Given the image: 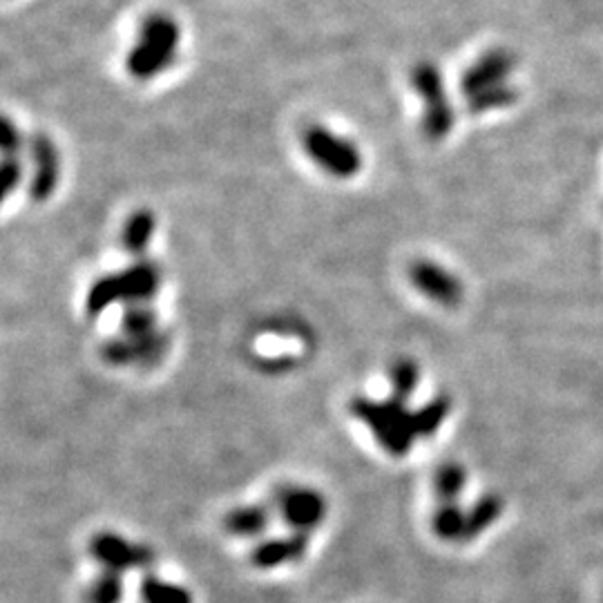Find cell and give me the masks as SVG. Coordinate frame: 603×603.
<instances>
[{
  "mask_svg": "<svg viewBox=\"0 0 603 603\" xmlns=\"http://www.w3.org/2000/svg\"><path fill=\"white\" fill-rule=\"evenodd\" d=\"M449 414H452V398L445 394L434 396L432 400L425 402L423 407H418L414 411V425L418 438H432L438 429L443 427Z\"/></svg>",
  "mask_w": 603,
  "mask_h": 603,
  "instance_id": "cell-17",
  "label": "cell"
},
{
  "mask_svg": "<svg viewBox=\"0 0 603 603\" xmlns=\"http://www.w3.org/2000/svg\"><path fill=\"white\" fill-rule=\"evenodd\" d=\"M302 150L329 177L353 179L362 170V152L351 139L320 123L302 130Z\"/></svg>",
  "mask_w": 603,
  "mask_h": 603,
  "instance_id": "cell-4",
  "label": "cell"
},
{
  "mask_svg": "<svg viewBox=\"0 0 603 603\" xmlns=\"http://www.w3.org/2000/svg\"><path fill=\"white\" fill-rule=\"evenodd\" d=\"M514 101H516V90L510 83H505V85H496V88H490L485 92L474 94V97H469L467 110L472 114H483V112L507 108V105H512Z\"/></svg>",
  "mask_w": 603,
  "mask_h": 603,
  "instance_id": "cell-23",
  "label": "cell"
},
{
  "mask_svg": "<svg viewBox=\"0 0 603 603\" xmlns=\"http://www.w3.org/2000/svg\"><path fill=\"white\" fill-rule=\"evenodd\" d=\"M273 512L293 532H313L327 519V499L313 487L284 483L273 490Z\"/></svg>",
  "mask_w": 603,
  "mask_h": 603,
  "instance_id": "cell-6",
  "label": "cell"
},
{
  "mask_svg": "<svg viewBox=\"0 0 603 603\" xmlns=\"http://www.w3.org/2000/svg\"><path fill=\"white\" fill-rule=\"evenodd\" d=\"M181 30L168 14H150L139 27L137 43L128 54L126 67L132 79L150 81L164 74L179 50Z\"/></svg>",
  "mask_w": 603,
  "mask_h": 603,
  "instance_id": "cell-3",
  "label": "cell"
},
{
  "mask_svg": "<svg viewBox=\"0 0 603 603\" xmlns=\"http://www.w3.org/2000/svg\"><path fill=\"white\" fill-rule=\"evenodd\" d=\"M139 592L143 603H193V595L184 586L168 583L150 572L143 574Z\"/></svg>",
  "mask_w": 603,
  "mask_h": 603,
  "instance_id": "cell-20",
  "label": "cell"
},
{
  "mask_svg": "<svg viewBox=\"0 0 603 603\" xmlns=\"http://www.w3.org/2000/svg\"><path fill=\"white\" fill-rule=\"evenodd\" d=\"M503 514V501L496 494H485L465 512V534L463 541H474Z\"/></svg>",
  "mask_w": 603,
  "mask_h": 603,
  "instance_id": "cell-15",
  "label": "cell"
},
{
  "mask_svg": "<svg viewBox=\"0 0 603 603\" xmlns=\"http://www.w3.org/2000/svg\"><path fill=\"white\" fill-rule=\"evenodd\" d=\"M170 333L159 329L146 338H112L101 344V358L110 367H157L170 351Z\"/></svg>",
  "mask_w": 603,
  "mask_h": 603,
  "instance_id": "cell-7",
  "label": "cell"
},
{
  "mask_svg": "<svg viewBox=\"0 0 603 603\" xmlns=\"http://www.w3.org/2000/svg\"><path fill=\"white\" fill-rule=\"evenodd\" d=\"M306 552H309V534L291 532L257 543L251 550V563L260 570H273L300 561Z\"/></svg>",
  "mask_w": 603,
  "mask_h": 603,
  "instance_id": "cell-12",
  "label": "cell"
},
{
  "mask_svg": "<svg viewBox=\"0 0 603 603\" xmlns=\"http://www.w3.org/2000/svg\"><path fill=\"white\" fill-rule=\"evenodd\" d=\"M467 485V469L456 463L447 461L436 469L434 474V494L438 503H456Z\"/></svg>",
  "mask_w": 603,
  "mask_h": 603,
  "instance_id": "cell-18",
  "label": "cell"
},
{
  "mask_svg": "<svg viewBox=\"0 0 603 603\" xmlns=\"http://www.w3.org/2000/svg\"><path fill=\"white\" fill-rule=\"evenodd\" d=\"M157 231V217L148 208H139L126 219L121 228V248L134 260H141L148 253L152 237Z\"/></svg>",
  "mask_w": 603,
  "mask_h": 603,
  "instance_id": "cell-14",
  "label": "cell"
},
{
  "mask_svg": "<svg viewBox=\"0 0 603 603\" xmlns=\"http://www.w3.org/2000/svg\"><path fill=\"white\" fill-rule=\"evenodd\" d=\"M273 521V505L251 503L239 505L224 516V530L237 539H257Z\"/></svg>",
  "mask_w": 603,
  "mask_h": 603,
  "instance_id": "cell-13",
  "label": "cell"
},
{
  "mask_svg": "<svg viewBox=\"0 0 603 603\" xmlns=\"http://www.w3.org/2000/svg\"><path fill=\"white\" fill-rule=\"evenodd\" d=\"M94 561H99L103 570L130 572V570H150L155 563V552L148 545L132 543L121 534L99 532L92 536L88 545Z\"/></svg>",
  "mask_w": 603,
  "mask_h": 603,
  "instance_id": "cell-8",
  "label": "cell"
},
{
  "mask_svg": "<svg viewBox=\"0 0 603 603\" xmlns=\"http://www.w3.org/2000/svg\"><path fill=\"white\" fill-rule=\"evenodd\" d=\"M411 88L418 92L420 101H423V134L429 141H443L447 134L452 132L456 114L454 105L449 101V94L445 90L443 74H440L434 63L420 61L411 67L409 74Z\"/></svg>",
  "mask_w": 603,
  "mask_h": 603,
  "instance_id": "cell-5",
  "label": "cell"
},
{
  "mask_svg": "<svg viewBox=\"0 0 603 603\" xmlns=\"http://www.w3.org/2000/svg\"><path fill=\"white\" fill-rule=\"evenodd\" d=\"M159 329V318L152 304H130L123 309L121 335H126V338H146Z\"/></svg>",
  "mask_w": 603,
  "mask_h": 603,
  "instance_id": "cell-19",
  "label": "cell"
},
{
  "mask_svg": "<svg viewBox=\"0 0 603 603\" xmlns=\"http://www.w3.org/2000/svg\"><path fill=\"white\" fill-rule=\"evenodd\" d=\"M465 512L458 503H440L432 516V530L443 541H463Z\"/></svg>",
  "mask_w": 603,
  "mask_h": 603,
  "instance_id": "cell-21",
  "label": "cell"
},
{
  "mask_svg": "<svg viewBox=\"0 0 603 603\" xmlns=\"http://www.w3.org/2000/svg\"><path fill=\"white\" fill-rule=\"evenodd\" d=\"M351 416L360 420L385 449L391 458H405L416 445L414 411L407 409V402L396 398L373 400L369 396H356L349 402Z\"/></svg>",
  "mask_w": 603,
  "mask_h": 603,
  "instance_id": "cell-2",
  "label": "cell"
},
{
  "mask_svg": "<svg viewBox=\"0 0 603 603\" xmlns=\"http://www.w3.org/2000/svg\"><path fill=\"white\" fill-rule=\"evenodd\" d=\"M164 282V271L155 260L141 257L117 273H105L92 282L85 295V311L99 318L114 304H152Z\"/></svg>",
  "mask_w": 603,
  "mask_h": 603,
  "instance_id": "cell-1",
  "label": "cell"
},
{
  "mask_svg": "<svg viewBox=\"0 0 603 603\" xmlns=\"http://www.w3.org/2000/svg\"><path fill=\"white\" fill-rule=\"evenodd\" d=\"M25 166L21 157H5L3 161V195H12L23 184Z\"/></svg>",
  "mask_w": 603,
  "mask_h": 603,
  "instance_id": "cell-24",
  "label": "cell"
},
{
  "mask_svg": "<svg viewBox=\"0 0 603 603\" xmlns=\"http://www.w3.org/2000/svg\"><path fill=\"white\" fill-rule=\"evenodd\" d=\"M123 597V581L121 574L114 570H103L94 577L88 592H85V603H121Z\"/></svg>",
  "mask_w": 603,
  "mask_h": 603,
  "instance_id": "cell-22",
  "label": "cell"
},
{
  "mask_svg": "<svg viewBox=\"0 0 603 603\" xmlns=\"http://www.w3.org/2000/svg\"><path fill=\"white\" fill-rule=\"evenodd\" d=\"M514 70V56L507 50L485 52L474 65H469L461 76V92L465 97H474L496 85H505Z\"/></svg>",
  "mask_w": 603,
  "mask_h": 603,
  "instance_id": "cell-11",
  "label": "cell"
},
{
  "mask_svg": "<svg viewBox=\"0 0 603 603\" xmlns=\"http://www.w3.org/2000/svg\"><path fill=\"white\" fill-rule=\"evenodd\" d=\"M27 150H30L32 159V181H30V197L38 204L50 199L56 188L61 184V155L56 143L47 137L45 132L32 134V139L27 141Z\"/></svg>",
  "mask_w": 603,
  "mask_h": 603,
  "instance_id": "cell-10",
  "label": "cell"
},
{
  "mask_svg": "<svg viewBox=\"0 0 603 603\" xmlns=\"http://www.w3.org/2000/svg\"><path fill=\"white\" fill-rule=\"evenodd\" d=\"M407 275L418 293H423L427 300H432L440 306H456L463 300L461 280H458L452 271H447L445 266H440L432 260L420 257V260L411 262Z\"/></svg>",
  "mask_w": 603,
  "mask_h": 603,
  "instance_id": "cell-9",
  "label": "cell"
},
{
  "mask_svg": "<svg viewBox=\"0 0 603 603\" xmlns=\"http://www.w3.org/2000/svg\"><path fill=\"white\" fill-rule=\"evenodd\" d=\"M389 385L391 398L407 402L418 391L420 385V367L414 358L400 356L389 367Z\"/></svg>",
  "mask_w": 603,
  "mask_h": 603,
  "instance_id": "cell-16",
  "label": "cell"
},
{
  "mask_svg": "<svg viewBox=\"0 0 603 603\" xmlns=\"http://www.w3.org/2000/svg\"><path fill=\"white\" fill-rule=\"evenodd\" d=\"M0 146H3L5 157H18L25 146L23 132L16 128V123L9 117L3 119V139H0Z\"/></svg>",
  "mask_w": 603,
  "mask_h": 603,
  "instance_id": "cell-25",
  "label": "cell"
}]
</instances>
